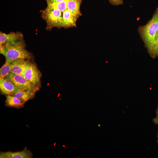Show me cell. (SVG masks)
Segmentation results:
<instances>
[{"label":"cell","instance_id":"1","mask_svg":"<svg viewBox=\"0 0 158 158\" xmlns=\"http://www.w3.org/2000/svg\"><path fill=\"white\" fill-rule=\"evenodd\" d=\"M0 52L5 57L6 61L10 63L17 59H25L30 57L22 40L13 44L0 45Z\"/></svg>","mask_w":158,"mask_h":158},{"label":"cell","instance_id":"2","mask_svg":"<svg viewBox=\"0 0 158 158\" xmlns=\"http://www.w3.org/2000/svg\"><path fill=\"white\" fill-rule=\"evenodd\" d=\"M158 32V9L151 20L141 29V34L150 54L154 48Z\"/></svg>","mask_w":158,"mask_h":158},{"label":"cell","instance_id":"3","mask_svg":"<svg viewBox=\"0 0 158 158\" xmlns=\"http://www.w3.org/2000/svg\"><path fill=\"white\" fill-rule=\"evenodd\" d=\"M42 17L47 23L46 29L51 30L54 27L60 29L63 27L62 13L58 10L47 5L41 11Z\"/></svg>","mask_w":158,"mask_h":158},{"label":"cell","instance_id":"4","mask_svg":"<svg viewBox=\"0 0 158 158\" xmlns=\"http://www.w3.org/2000/svg\"><path fill=\"white\" fill-rule=\"evenodd\" d=\"M4 78L12 82L23 91H30L35 92L38 88L21 75L10 73Z\"/></svg>","mask_w":158,"mask_h":158},{"label":"cell","instance_id":"5","mask_svg":"<svg viewBox=\"0 0 158 158\" xmlns=\"http://www.w3.org/2000/svg\"><path fill=\"white\" fill-rule=\"evenodd\" d=\"M23 75L36 86L40 83L41 74L33 63L26 61Z\"/></svg>","mask_w":158,"mask_h":158},{"label":"cell","instance_id":"6","mask_svg":"<svg viewBox=\"0 0 158 158\" xmlns=\"http://www.w3.org/2000/svg\"><path fill=\"white\" fill-rule=\"evenodd\" d=\"M23 37V34L19 32L6 34L0 32V45L14 44L22 41Z\"/></svg>","mask_w":158,"mask_h":158},{"label":"cell","instance_id":"7","mask_svg":"<svg viewBox=\"0 0 158 158\" xmlns=\"http://www.w3.org/2000/svg\"><path fill=\"white\" fill-rule=\"evenodd\" d=\"M0 89L1 92L7 95H12L20 89L12 82L4 78H0Z\"/></svg>","mask_w":158,"mask_h":158},{"label":"cell","instance_id":"8","mask_svg":"<svg viewBox=\"0 0 158 158\" xmlns=\"http://www.w3.org/2000/svg\"><path fill=\"white\" fill-rule=\"evenodd\" d=\"M33 154L25 147L22 151L16 152H8L0 153V158H31Z\"/></svg>","mask_w":158,"mask_h":158},{"label":"cell","instance_id":"9","mask_svg":"<svg viewBox=\"0 0 158 158\" xmlns=\"http://www.w3.org/2000/svg\"><path fill=\"white\" fill-rule=\"evenodd\" d=\"M82 0H68L67 8L74 17L77 20L82 14L80 11V6Z\"/></svg>","mask_w":158,"mask_h":158},{"label":"cell","instance_id":"10","mask_svg":"<svg viewBox=\"0 0 158 158\" xmlns=\"http://www.w3.org/2000/svg\"><path fill=\"white\" fill-rule=\"evenodd\" d=\"M63 27L67 28L76 27L77 20L68 9L62 13Z\"/></svg>","mask_w":158,"mask_h":158},{"label":"cell","instance_id":"11","mask_svg":"<svg viewBox=\"0 0 158 158\" xmlns=\"http://www.w3.org/2000/svg\"><path fill=\"white\" fill-rule=\"evenodd\" d=\"M26 61L25 59H19L13 61L11 63V73L23 75Z\"/></svg>","mask_w":158,"mask_h":158},{"label":"cell","instance_id":"12","mask_svg":"<svg viewBox=\"0 0 158 158\" xmlns=\"http://www.w3.org/2000/svg\"><path fill=\"white\" fill-rule=\"evenodd\" d=\"M35 93L32 91H23L20 90L12 95L19 99L22 102L25 104L27 101L34 97Z\"/></svg>","mask_w":158,"mask_h":158},{"label":"cell","instance_id":"13","mask_svg":"<svg viewBox=\"0 0 158 158\" xmlns=\"http://www.w3.org/2000/svg\"><path fill=\"white\" fill-rule=\"evenodd\" d=\"M6 104L8 107L17 108H22L24 104L19 99L10 95L6 96Z\"/></svg>","mask_w":158,"mask_h":158},{"label":"cell","instance_id":"14","mask_svg":"<svg viewBox=\"0 0 158 158\" xmlns=\"http://www.w3.org/2000/svg\"><path fill=\"white\" fill-rule=\"evenodd\" d=\"M68 0H65L64 1L55 2H47V5H49L52 7L60 11L62 13L67 9V5Z\"/></svg>","mask_w":158,"mask_h":158},{"label":"cell","instance_id":"15","mask_svg":"<svg viewBox=\"0 0 158 158\" xmlns=\"http://www.w3.org/2000/svg\"><path fill=\"white\" fill-rule=\"evenodd\" d=\"M11 63L6 61L0 69V78H4L11 73Z\"/></svg>","mask_w":158,"mask_h":158},{"label":"cell","instance_id":"16","mask_svg":"<svg viewBox=\"0 0 158 158\" xmlns=\"http://www.w3.org/2000/svg\"><path fill=\"white\" fill-rule=\"evenodd\" d=\"M110 3L113 5H118L122 4L123 0H109Z\"/></svg>","mask_w":158,"mask_h":158},{"label":"cell","instance_id":"17","mask_svg":"<svg viewBox=\"0 0 158 158\" xmlns=\"http://www.w3.org/2000/svg\"><path fill=\"white\" fill-rule=\"evenodd\" d=\"M153 121L155 124L158 125V106L156 111V116L153 119Z\"/></svg>","mask_w":158,"mask_h":158},{"label":"cell","instance_id":"18","mask_svg":"<svg viewBox=\"0 0 158 158\" xmlns=\"http://www.w3.org/2000/svg\"><path fill=\"white\" fill-rule=\"evenodd\" d=\"M151 56L154 58L158 56V46L154 49Z\"/></svg>","mask_w":158,"mask_h":158},{"label":"cell","instance_id":"19","mask_svg":"<svg viewBox=\"0 0 158 158\" xmlns=\"http://www.w3.org/2000/svg\"><path fill=\"white\" fill-rule=\"evenodd\" d=\"M158 46V32L157 33V34L156 35V36L155 37L154 45V48L153 49L152 52L151 54V55L152 54L154 49L157 47Z\"/></svg>","mask_w":158,"mask_h":158},{"label":"cell","instance_id":"20","mask_svg":"<svg viewBox=\"0 0 158 158\" xmlns=\"http://www.w3.org/2000/svg\"><path fill=\"white\" fill-rule=\"evenodd\" d=\"M47 2L55 3L59 2L65 0H46Z\"/></svg>","mask_w":158,"mask_h":158},{"label":"cell","instance_id":"21","mask_svg":"<svg viewBox=\"0 0 158 158\" xmlns=\"http://www.w3.org/2000/svg\"><path fill=\"white\" fill-rule=\"evenodd\" d=\"M157 143H158V131L157 133Z\"/></svg>","mask_w":158,"mask_h":158}]
</instances>
